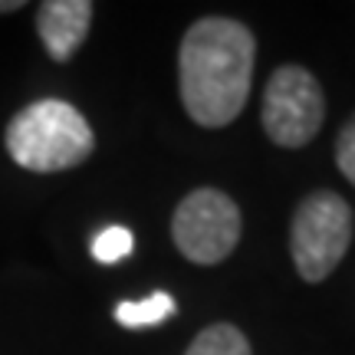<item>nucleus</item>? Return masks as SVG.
<instances>
[{
	"instance_id": "f257e3e1",
	"label": "nucleus",
	"mask_w": 355,
	"mask_h": 355,
	"mask_svg": "<svg viewBox=\"0 0 355 355\" xmlns=\"http://www.w3.org/2000/svg\"><path fill=\"white\" fill-rule=\"evenodd\" d=\"M257 40L230 17H204L188 26L178 50V92L201 128L230 125L250 99Z\"/></svg>"
},
{
	"instance_id": "f03ea898",
	"label": "nucleus",
	"mask_w": 355,
	"mask_h": 355,
	"mask_svg": "<svg viewBox=\"0 0 355 355\" xmlns=\"http://www.w3.org/2000/svg\"><path fill=\"white\" fill-rule=\"evenodd\" d=\"M3 145L13 165L24 171L56 175L83 165L96 148V135L76 105L63 99H37L7 122Z\"/></svg>"
},
{
	"instance_id": "7ed1b4c3",
	"label": "nucleus",
	"mask_w": 355,
	"mask_h": 355,
	"mask_svg": "<svg viewBox=\"0 0 355 355\" xmlns=\"http://www.w3.org/2000/svg\"><path fill=\"white\" fill-rule=\"evenodd\" d=\"M352 207L343 194L319 188L306 194L290 224V254L300 279L322 283L352 243Z\"/></svg>"
},
{
	"instance_id": "20e7f679",
	"label": "nucleus",
	"mask_w": 355,
	"mask_h": 355,
	"mask_svg": "<svg viewBox=\"0 0 355 355\" xmlns=\"http://www.w3.org/2000/svg\"><path fill=\"white\" fill-rule=\"evenodd\" d=\"M241 207L217 188H194L171 214V241L184 260L214 266L241 243Z\"/></svg>"
},
{
	"instance_id": "39448f33",
	"label": "nucleus",
	"mask_w": 355,
	"mask_h": 355,
	"mask_svg": "<svg viewBox=\"0 0 355 355\" xmlns=\"http://www.w3.org/2000/svg\"><path fill=\"white\" fill-rule=\"evenodd\" d=\"M263 132L279 148H303L326 122V92L306 66L286 63L273 69L263 89Z\"/></svg>"
},
{
	"instance_id": "423d86ee",
	"label": "nucleus",
	"mask_w": 355,
	"mask_h": 355,
	"mask_svg": "<svg viewBox=\"0 0 355 355\" xmlns=\"http://www.w3.org/2000/svg\"><path fill=\"white\" fill-rule=\"evenodd\" d=\"M92 3L89 0H46L37 10V33L43 40V50L50 60L66 63L86 43V33L92 26Z\"/></svg>"
},
{
	"instance_id": "0eeeda50",
	"label": "nucleus",
	"mask_w": 355,
	"mask_h": 355,
	"mask_svg": "<svg viewBox=\"0 0 355 355\" xmlns=\"http://www.w3.org/2000/svg\"><path fill=\"white\" fill-rule=\"evenodd\" d=\"M171 316H175V300L168 293H152L145 300H125V303L115 306V322H122L125 329L158 326Z\"/></svg>"
},
{
	"instance_id": "6e6552de",
	"label": "nucleus",
	"mask_w": 355,
	"mask_h": 355,
	"mask_svg": "<svg viewBox=\"0 0 355 355\" xmlns=\"http://www.w3.org/2000/svg\"><path fill=\"white\" fill-rule=\"evenodd\" d=\"M184 355H254L250 339L230 322H214L194 336Z\"/></svg>"
},
{
	"instance_id": "1a4fd4ad",
	"label": "nucleus",
	"mask_w": 355,
	"mask_h": 355,
	"mask_svg": "<svg viewBox=\"0 0 355 355\" xmlns=\"http://www.w3.org/2000/svg\"><path fill=\"white\" fill-rule=\"evenodd\" d=\"M132 247H135V237H132L128 227H105L92 241V257L99 263H119V260H125L132 254Z\"/></svg>"
},
{
	"instance_id": "9d476101",
	"label": "nucleus",
	"mask_w": 355,
	"mask_h": 355,
	"mask_svg": "<svg viewBox=\"0 0 355 355\" xmlns=\"http://www.w3.org/2000/svg\"><path fill=\"white\" fill-rule=\"evenodd\" d=\"M336 165H339L345 181L355 188V112L345 119L343 132L336 139Z\"/></svg>"
},
{
	"instance_id": "9b49d317",
	"label": "nucleus",
	"mask_w": 355,
	"mask_h": 355,
	"mask_svg": "<svg viewBox=\"0 0 355 355\" xmlns=\"http://www.w3.org/2000/svg\"><path fill=\"white\" fill-rule=\"evenodd\" d=\"M24 0H0V13H10V10H20Z\"/></svg>"
}]
</instances>
